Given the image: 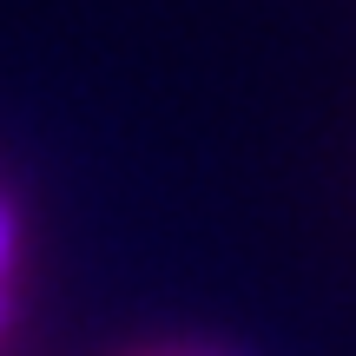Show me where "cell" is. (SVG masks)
Instances as JSON below:
<instances>
[{
	"label": "cell",
	"instance_id": "cell-1",
	"mask_svg": "<svg viewBox=\"0 0 356 356\" xmlns=\"http://www.w3.org/2000/svg\"><path fill=\"white\" fill-rule=\"evenodd\" d=\"M7 251H13V231H7V211H0V304H7Z\"/></svg>",
	"mask_w": 356,
	"mask_h": 356
}]
</instances>
